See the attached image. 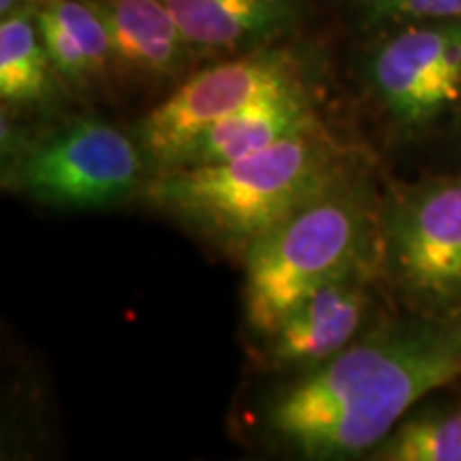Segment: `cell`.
I'll return each instance as SVG.
<instances>
[{
    "label": "cell",
    "instance_id": "obj_16",
    "mask_svg": "<svg viewBox=\"0 0 461 461\" xmlns=\"http://www.w3.org/2000/svg\"><path fill=\"white\" fill-rule=\"evenodd\" d=\"M32 5L34 0H0V20L14 14H20V11L32 9Z\"/></svg>",
    "mask_w": 461,
    "mask_h": 461
},
{
    "label": "cell",
    "instance_id": "obj_13",
    "mask_svg": "<svg viewBox=\"0 0 461 461\" xmlns=\"http://www.w3.org/2000/svg\"><path fill=\"white\" fill-rule=\"evenodd\" d=\"M58 75L32 9L0 20V99L5 105H41Z\"/></svg>",
    "mask_w": 461,
    "mask_h": 461
},
{
    "label": "cell",
    "instance_id": "obj_11",
    "mask_svg": "<svg viewBox=\"0 0 461 461\" xmlns=\"http://www.w3.org/2000/svg\"><path fill=\"white\" fill-rule=\"evenodd\" d=\"M319 126L322 122L316 113L310 88L285 92L252 103L210 126L184 149L171 169L227 163Z\"/></svg>",
    "mask_w": 461,
    "mask_h": 461
},
{
    "label": "cell",
    "instance_id": "obj_5",
    "mask_svg": "<svg viewBox=\"0 0 461 461\" xmlns=\"http://www.w3.org/2000/svg\"><path fill=\"white\" fill-rule=\"evenodd\" d=\"M310 88V65L286 45L221 58L194 68L137 122L152 173L171 169L199 135L230 113L285 92Z\"/></svg>",
    "mask_w": 461,
    "mask_h": 461
},
{
    "label": "cell",
    "instance_id": "obj_14",
    "mask_svg": "<svg viewBox=\"0 0 461 461\" xmlns=\"http://www.w3.org/2000/svg\"><path fill=\"white\" fill-rule=\"evenodd\" d=\"M370 457L380 461H461V403H419Z\"/></svg>",
    "mask_w": 461,
    "mask_h": 461
},
{
    "label": "cell",
    "instance_id": "obj_1",
    "mask_svg": "<svg viewBox=\"0 0 461 461\" xmlns=\"http://www.w3.org/2000/svg\"><path fill=\"white\" fill-rule=\"evenodd\" d=\"M461 378V316H383L263 406L276 445L305 459L374 453L412 408Z\"/></svg>",
    "mask_w": 461,
    "mask_h": 461
},
{
    "label": "cell",
    "instance_id": "obj_10",
    "mask_svg": "<svg viewBox=\"0 0 461 461\" xmlns=\"http://www.w3.org/2000/svg\"><path fill=\"white\" fill-rule=\"evenodd\" d=\"M201 60L278 45L302 17L299 0H163Z\"/></svg>",
    "mask_w": 461,
    "mask_h": 461
},
{
    "label": "cell",
    "instance_id": "obj_9",
    "mask_svg": "<svg viewBox=\"0 0 461 461\" xmlns=\"http://www.w3.org/2000/svg\"><path fill=\"white\" fill-rule=\"evenodd\" d=\"M112 34L115 79L176 88L201 58L163 0H92Z\"/></svg>",
    "mask_w": 461,
    "mask_h": 461
},
{
    "label": "cell",
    "instance_id": "obj_7",
    "mask_svg": "<svg viewBox=\"0 0 461 461\" xmlns=\"http://www.w3.org/2000/svg\"><path fill=\"white\" fill-rule=\"evenodd\" d=\"M149 176L135 135L101 118H75L28 149L11 177L41 203L99 210L141 194Z\"/></svg>",
    "mask_w": 461,
    "mask_h": 461
},
{
    "label": "cell",
    "instance_id": "obj_2",
    "mask_svg": "<svg viewBox=\"0 0 461 461\" xmlns=\"http://www.w3.org/2000/svg\"><path fill=\"white\" fill-rule=\"evenodd\" d=\"M357 163L325 126L218 165L152 173L141 197L235 255L325 193Z\"/></svg>",
    "mask_w": 461,
    "mask_h": 461
},
{
    "label": "cell",
    "instance_id": "obj_6",
    "mask_svg": "<svg viewBox=\"0 0 461 461\" xmlns=\"http://www.w3.org/2000/svg\"><path fill=\"white\" fill-rule=\"evenodd\" d=\"M361 79L402 137H419L461 113V20L374 32Z\"/></svg>",
    "mask_w": 461,
    "mask_h": 461
},
{
    "label": "cell",
    "instance_id": "obj_8",
    "mask_svg": "<svg viewBox=\"0 0 461 461\" xmlns=\"http://www.w3.org/2000/svg\"><path fill=\"white\" fill-rule=\"evenodd\" d=\"M374 282H378V276L350 274L316 288L263 336V366L299 374L312 370L353 344L383 319L376 316Z\"/></svg>",
    "mask_w": 461,
    "mask_h": 461
},
{
    "label": "cell",
    "instance_id": "obj_12",
    "mask_svg": "<svg viewBox=\"0 0 461 461\" xmlns=\"http://www.w3.org/2000/svg\"><path fill=\"white\" fill-rule=\"evenodd\" d=\"M32 14L62 84L92 95L115 79L112 34L92 0H34Z\"/></svg>",
    "mask_w": 461,
    "mask_h": 461
},
{
    "label": "cell",
    "instance_id": "obj_4",
    "mask_svg": "<svg viewBox=\"0 0 461 461\" xmlns=\"http://www.w3.org/2000/svg\"><path fill=\"white\" fill-rule=\"evenodd\" d=\"M380 280L403 310L461 316V171L383 197Z\"/></svg>",
    "mask_w": 461,
    "mask_h": 461
},
{
    "label": "cell",
    "instance_id": "obj_3",
    "mask_svg": "<svg viewBox=\"0 0 461 461\" xmlns=\"http://www.w3.org/2000/svg\"><path fill=\"white\" fill-rule=\"evenodd\" d=\"M383 197L355 165L246 250V321L267 336L327 282L350 274L380 280Z\"/></svg>",
    "mask_w": 461,
    "mask_h": 461
},
{
    "label": "cell",
    "instance_id": "obj_15",
    "mask_svg": "<svg viewBox=\"0 0 461 461\" xmlns=\"http://www.w3.org/2000/svg\"><path fill=\"white\" fill-rule=\"evenodd\" d=\"M357 9L370 32L461 20V0H357Z\"/></svg>",
    "mask_w": 461,
    "mask_h": 461
}]
</instances>
